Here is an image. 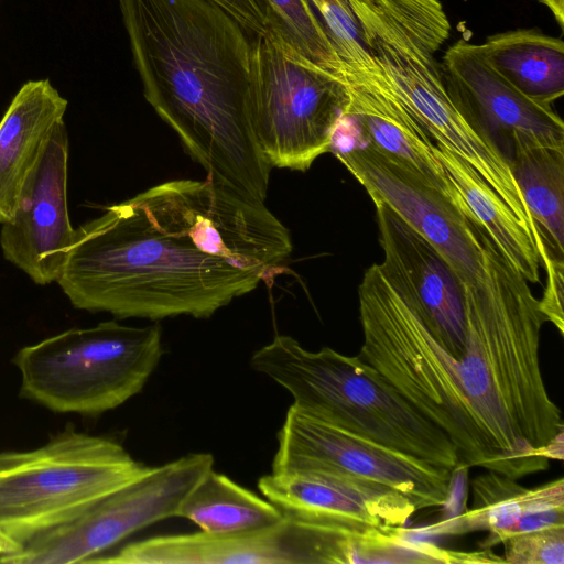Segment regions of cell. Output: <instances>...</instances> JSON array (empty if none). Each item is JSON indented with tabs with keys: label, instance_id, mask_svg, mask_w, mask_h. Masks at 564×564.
Masks as SVG:
<instances>
[{
	"label": "cell",
	"instance_id": "ba28073f",
	"mask_svg": "<svg viewBox=\"0 0 564 564\" xmlns=\"http://www.w3.org/2000/svg\"><path fill=\"white\" fill-rule=\"evenodd\" d=\"M148 467L116 441L70 426L39 448L0 452V529L24 545Z\"/></svg>",
	"mask_w": 564,
	"mask_h": 564
},
{
	"label": "cell",
	"instance_id": "7402d4cb",
	"mask_svg": "<svg viewBox=\"0 0 564 564\" xmlns=\"http://www.w3.org/2000/svg\"><path fill=\"white\" fill-rule=\"evenodd\" d=\"M507 155L512 176L535 225L540 245L558 260L564 256V147L513 133Z\"/></svg>",
	"mask_w": 564,
	"mask_h": 564
},
{
	"label": "cell",
	"instance_id": "5bb4252c",
	"mask_svg": "<svg viewBox=\"0 0 564 564\" xmlns=\"http://www.w3.org/2000/svg\"><path fill=\"white\" fill-rule=\"evenodd\" d=\"M69 140L61 121L31 173L11 220L1 225L4 259L34 283L56 282L73 241L67 205Z\"/></svg>",
	"mask_w": 564,
	"mask_h": 564
},
{
	"label": "cell",
	"instance_id": "52a82bcc",
	"mask_svg": "<svg viewBox=\"0 0 564 564\" xmlns=\"http://www.w3.org/2000/svg\"><path fill=\"white\" fill-rule=\"evenodd\" d=\"M162 328L107 321L21 348L20 395L58 413L98 415L138 394L162 357Z\"/></svg>",
	"mask_w": 564,
	"mask_h": 564
},
{
	"label": "cell",
	"instance_id": "44dd1931",
	"mask_svg": "<svg viewBox=\"0 0 564 564\" xmlns=\"http://www.w3.org/2000/svg\"><path fill=\"white\" fill-rule=\"evenodd\" d=\"M435 153L458 207L529 283H540L542 263L533 236L469 163L436 143Z\"/></svg>",
	"mask_w": 564,
	"mask_h": 564
},
{
	"label": "cell",
	"instance_id": "cb8c5ba5",
	"mask_svg": "<svg viewBox=\"0 0 564 564\" xmlns=\"http://www.w3.org/2000/svg\"><path fill=\"white\" fill-rule=\"evenodd\" d=\"M177 517L210 534L242 533L272 527L284 519L268 499L209 469L182 501Z\"/></svg>",
	"mask_w": 564,
	"mask_h": 564
},
{
	"label": "cell",
	"instance_id": "8fae6325",
	"mask_svg": "<svg viewBox=\"0 0 564 564\" xmlns=\"http://www.w3.org/2000/svg\"><path fill=\"white\" fill-rule=\"evenodd\" d=\"M272 473H325L376 482L416 510L447 503L453 471L348 432L291 405L278 433Z\"/></svg>",
	"mask_w": 564,
	"mask_h": 564
},
{
	"label": "cell",
	"instance_id": "1f68e13d",
	"mask_svg": "<svg viewBox=\"0 0 564 564\" xmlns=\"http://www.w3.org/2000/svg\"><path fill=\"white\" fill-rule=\"evenodd\" d=\"M22 547L23 545L21 543L10 538L0 529V556L15 553Z\"/></svg>",
	"mask_w": 564,
	"mask_h": 564
},
{
	"label": "cell",
	"instance_id": "8992f818",
	"mask_svg": "<svg viewBox=\"0 0 564 564\" xmlns=\"http://www.w3.org/2000/svg\"><path fill=\"white\" fill-rule=\"evenodd\" d=\"M480 230L484 273L476 284L463 288L465 350L490 376L514 427L538 455L564 432L561 410L547 393L540 366L541 329L546 321L529 282Z\"/></svg>",
	"mask_w": 564,
	"mask_h": 564
},
{
	"label": "cell",
	"instance_id": "4316f807",
	"mask_svg": "<svg viewBox=\"0 0 564 564\" xmlns=\"http://www.w3.org/2000/svg\"><path fill=\"white\" fill-rule=\"evenodd\" d=\"M501 543L503 544V563H564V525L513 534Z\"/></svg>",
	"mask_w": 564,
	"mask_h": 564
},
{
	"label": "cell",
	"instance_id": "603a6c76",
	"mask_svg": "<svg viewBox=\"0 0 564 564\" xmlns=\"http://www.w3.org/2000/svg\"><path fill=\"white\" fill-rule=\"evenodd\" d=\"M486 62L529 98L550 105L564 95V43L538 29L496 33L478 44Z\"/></svg>",
	"mask_w": 564,
	"mask_h": 564
},
{
	"label": "cell",
	"instance_id": "d6986e66",
	"mask_svg": "<svg viewBox=\"0 0 564 564\" xmlns=\"http://www.w3.org/2000/svg\"><path fill=\"white\" fill-rule=\"evenodd\" d=\"M67 106L48 79H33L20 87L0 119V225L12 219Z\"/></svg>",
	"mask_w": 564,
	"mask_h": 564
},
{
	"label": "cell",
	"instance_id": "83f0119b",
	"mask_svg": "<svg viewBox=\"0 0 564 564\" xmlns=\"http://www.w3.org/2000/svg\"><path fill=\"white\" fill-rule=\"evenodd\" d=\"M542 265L546 270V285L542 299L539 300V307L546 322L552 323L560 334L564 335L563 314V260L546 254L542 259Z\"/></svg>",
	"mask_w": 564,
	"mask_h": 564
},
{
	"label": "cell",
	"instance_id": "7c38bea8",
	"mask_svg": "<svg viewBox=\"0 0 564 564\" xmlns=\"http://www.w3.org/2000/svg\"><path fill=\"white\" fill-rule=\"evenodd\" d=\"M354 533L348 525L288 517L265 529L229 534L203 531L131 542L98 564H344Z\"/></svg>",
	"mask_w": 564,
	"mask_h": 564
},
{
	"label": "cell",
	"instance_id": "4fadbf2b",
	"mask_svg": "<svg viewBox=\"0 0 564 564\" xmlns=\"http://www.w3.org/2000/svg\"><path fill=\"white\" fill-rule=\"evenodd\" d=\"M372 200L389 205L446 260L463 288L484 273L481 230L449 197L369 148L334 153Z\"/></svg>",
	"mask_w": 564,
	"mask_h": 564
},
{
	"label": "cell",
	"instance_id": "2e32d148",
	"mask_svg": "<svg viewBox=\"0 0 564 564\" xmlns=\"http://www.w3.org/2000/svg\"><path fill=\"white\" fill-rule=\"evenodd\" d=\"M341 78L350 100L333 131L328 152L369 148L454 202L435 142L395 96L379 66L371 70L344 69Z\"/></svg>",
	"mask_w": 564,
	"mask_h": 564
},
{
	"label": "cell",
	"instance_id": "3957f363",
	"mask_svg": "<svg viewBox=\"0 0 564 564\" xmlns=\"http://www.w3.org/2000/svg\"><path fill=\"white\" fill-rule=\"evenodd\" d=\"M368 52L431 139L469 163L502 198L518 193L508 158L451 100L435 57L451 23L440 0H348Z\"/></svg>",
	"mask_w": 564,
	"mask_h": 564
},
{
	"label": "cell",
	"instance_id": "484cf974",
	"mask_svg": "<svg viewBox=\"0 0 564 564\" xmlns=\"http://www.w3.org/2000/svg\"><path fill=\"white\" fill-rule=\"evenodd\" d=\"M346 70L377 68L348 0H308Z\"/></svg>",
	"mask_w": 564,
	"mask_h": 564
},
{
	"label": "cell",
	"instance_id": "277c9868",
	"mask_svg": "<svg viewBox=\"0 0 564 564\" xmlns=\"http://www.w3.org/2000/svg\"><path fill=\"white\" fill-rule=\"evenodd\" d=\"M250 366L284 388L306 414L431 465L452 471L462 466L449 437L359 356L329 347L311 351L276 335L253 352Z\"/></svg>",
	"mask_w": 564,
	"mask_h": 564
},
{
	"label": "cell",
	"instance_id": "30bf717a",
	"mask_svg": "<svg viewBox=\"0 0 564 564\" xmlns=\"http://www.w3.org/2000/svg\"><path fill=\"white\" fill-rule=\"evenodd\" d=\"M213 466L208 453L149 466L70 521L36 535L20 551L0 556V563H86L129 535L177 517L186 495Z\"/></svg>",
	"mask_w": 564,
	"mask_h": 564
},
{
	"label": "cell",
	"instance_id": "f1b7e54d",
	"mask_svg": "<svg viewBox=\"0 0 564 564\" xmlns=\"http://www.w3.org/2000/svg\"><path fill=\"white\" fill-rule=\"evenodd\" d=\"M246 30L249 35H262L267 32L268 14L264 0H210Z\"/></svg>",
	"mask_w": 564,
	"mask_h": 564
},
{
	"label": "cell",
	"instance_id": "6da1fadb",
	"mask_svg": "<svg viewBox=\"0 0 564 564\" xmlns=\"http://www.w3.org/2000/svg\"><path fill=\"white\" fill-rule=\"evenodd\" d=\"M292 252L264 202L207 177L152 186L75 229L56 281L117 318H207L271 281Z\"/></svg>",
	"mask_w": 564,
	"mask_h": 564
},
{
	"label": "cell",
	"instance_id": "5b68a950",
	"mask_svg": "<svg viewBox=\"0 0 564 564\" xmlns=\"http://www.w3.org/2000/svg\"><path fill=\"white\" fill-rule=\"evenodd\" d=\"M358 302L364 335L358 356L449 437L463 466L511 477L465 394L458 360L432 335L379 263L365 271Z\"/></svg>",
	"mask_w": 564,
	"mask_h": 564
},
{
	"label": "cell",
	"instance_id": "f546056e",
	"mask_svg": "<svg viewBox=\"0 0 564 564\" xmlns=\"http://www.w3.org/2000/svg\"><path fill=\"white\" fill-rule=\"evenodd\" d=\"M563 433L555 436L549 444L538 451V455L546 459H563L564 441Z\"/></svg>",
	"mask_w": 564,
	"mask_h": 564
},
{
	"label": "cell",
	"instance_id": "ffe728a7",
	"mask_svg": "<svg viewBox=\"0 0 564 564\" xmlns=\"http://www.w3.org/2000/svg\"><path fill=\"white\" fill-rule=\"evenodd\" d=\"M473 506L463 513L417 531L426 535H454L488 531L481 549H491L513 535L529 516L564 507V479L525 488L517 479L487 470L471 481Z\"/></svg>",
	"mask_w": 564,
	"mask_h": 564
},
{
	"label": "cell",
	"instance_id": "4dcf8cb0",
	"mask_svg": "<svg viewBox=\"0 0 564 564\" xmlns=\"http://www.w3.org/2000/svg\"><path fill=\"white\" fill-rule=\"evenodd\" d=\"M544 4L553 14L560 28H564V0H538Z\"/></svg>",
	"mask_w": 564,
	"mask_h": 564
},
{
	"label": "cell",
	"instance_id": "9c48e42d",
	"mask_svg": "<svg viewBox=\"0 0 564 564\" xmlns=\"http://www.w3.org/2000/svg\"><path fill=\"white\" fill-rule=\"evenodd\" d=\"M349 100L343 78L270 32L251 39L249 112L259 148L272 169L307 171L328 152Z\"/></svg>",
	"mask_w": 564,
	"mask_h": 564
},
{
	"label": "cell",
	"instance_id": "9a60e30c",
	"mask_svg": "<svg viewBox=\"0 0 564 564\" xmlns=\"http://www.w3.org/2000/svg\"><path fill=\"white\" fill-rule=\"evenodd\" d=\"M376 207L379 267L438 343L459 364L466 341L463 286L442 254L389 205Z\"/></svg>",
	"mask_w": 564,
	"mask_h": 564
},
{
	"label": "cell",
	"instance_id": "e0dca14e",
	"mask_svg": "<svg viewBox=\"0 0 564 564\" xmlns=\"http://www.w3.org/2000/svg\"><path fill=\"white\" fill-rule=\"evenodd\" d=\"M440 67L455 107L498 144L521 133L564 147V123L552 106L529 98L503 79L486 62L478 44L459 39L446 48Z\"/></svg>",
	"mask_w": 564,
	"mask_h": 564
},
{
	"label": "cell",
	"instance_id": "7a4b0ae2",
	"mask_svg": "<svg viewBox=\"0 0 564 564\" xmlns=\"http://www.w3.org/2000/svg\"><path fill=\"white\" fill-rule=\"evenodd\" d=\"M119 7L147 101L207 177L264 202L272 166L249 112V34L210 0Z\"/></svg>",
	"mask_w": 564,
	"mask_h": 564
},
{
	"label": "cell",
	"instance_id": "ac0fdd59",
	"mask_svg": "<svg viewBox=\"0 0 564 564\" xmlns=\"http://www.w3.org/2000/svg\"><path fill=\"white\" fill-rule=\"evenodd\" d=\"M258 488L284 517L314 524L404 527L417 511L392 488L325 473H271Z\"/></svg>",
	"mask_w": 564,
	"mask_h": 564
},
{
	"label": "cell",
	"instance_id": "d4e9b609",
	"mask_svg": "<svg viewBox=\"0 0 564 564\" xmlns=\"http://www.w3.org/2000/svg\"><path fill=\"white\" fill-rule=\"evenodd\" d=\"M268 29L313 64L339 76L344 64L308 0H264Z\"/></svg>",
	"mask_w": 564,
	"mask_h": 564
}]
</instances>
